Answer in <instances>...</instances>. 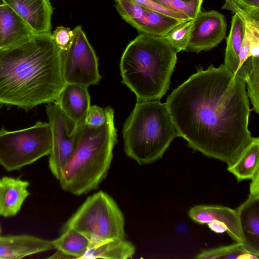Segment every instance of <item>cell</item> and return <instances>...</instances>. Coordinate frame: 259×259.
<instances>
[{
	"mask_svg": "<svg viewBox=\"0 0 259 259\" xmlns=\"http://www.w3.org/2000/svg\"><path fill=\"white\" fill-rule=\"evenodd\" d=\"M240 3L253 8L259 9V0H237Z\"/></svg>",
	"mask_w": 259,
	"mask_h": 259,
	"instance_id": "1f68e13d",
	"label": "cell"
},
{
	"mask_svg": "<svg viewBox=\"0 0 259 259\" xmlns=\"http://www.w3.org/2000/svg\"><path fill=\"white\" fill-rule=\"evenodd\" d=\"M177 53L162 36L140 33L128 44L120 59V73L137 101L159 100L165 95Z\"/></svg>",
	"mask_w": 259,
	"mask_h": 259,
	"instance_id": "3957f363",
	"label": "cell"
},
{
	"mask_svg": "<svg viewBox=\"0 0 259 259\" xmlns=\"http://www.w3.org/2000/svg\"><path fill=\"white\" fill-rule=\"evenodd\" d=\"M247 95L252 105V110L259 113V57L252 58V69L247 78Z\"/></svg>",
	"mask_w": 259,
	"mask_h": 259,
	"instance_id": "4316f807",
	"label": "cell"
},
{
	"mask_svg": "<svg viewBox=\"0 0 259 259\" xmlns=\"http://www.w3.org/2000/svg\"><path fill=\"white\" fill-rule=\"evenodd\" d=\"M245 28L244 23L235 14L232 19L231 27L227 39L224 59V64L235 74L239 67V55Z\"/></svg>",
	"mask_w": 259,
	"mask_h": 259,
	"instance_id": "7402d4cb",
	"label": "cell"
},
{
	"mask_svg": "<svg viewBox=\"0 0 259 259\" xmlns=\"http://www.w3.org/2000/svg\"><path fill=\"white\" fill-rule=\"evenodd\" d=\"M18 14L35 34L51 33L53 9L49 0H2Z\"/></svg>",
	"mask_w": 259,
	"mask_h": 259,
	"instance_id": "7c38bea8",
	"label": "cell"
},
{
	"mask_svg": "<svg viewBox=\"0 0 259 259\" xmlns=\"http://www.w3.org/2000/svg\"><path fill=\"white\" fill-rule=\"evenodd\" d=\"M245 25L244 37L239 55V64L236 75L245 82L252 69V59L249 55L251 32L249 27Z\"/></svg>",
	"mask_w": 259,
	"mask_h": 259,
	"instance_id": "484cf974",
	"label": "cell"
},
{
	"mask_svg": "<svg viewBox=\"0 0 259 259\" xmlns=\"http://www.w3.org/2000/svg\"><path fill=\"white\" fill-rule=\"evenodd\" d=\"M122 133L125 154L140 165L161 158L178 137L166 105L158 100L137 101Z\"/></svg>",
	"mask_w": 259,
	"mask_h": 259,
	"instance_id": "5b68a950",
	"label": "cell"
},
{
	"mask_svg": "<svg viewBox=\"0 0 259 259\" xmlns=\"http://www.w3.org/2000/svg\"><path fill=\"white\" fill-rule=\"evenodd\" d=\"M209 228L217 233H221L227 231V227L222 223L213 221L207 224Z\"/></svg>",
	"mask_w": 259,
	"mask_h": 259,
	"instance_id": "4dcf8cb0",
	"label": "cell"
},
{
	"mask_svg": "<svg viewBox=\"0 0 259 259\" xmlns=\"http://www.w3.org/2000/svg\"><path fill=\"white\" fill-rule=\"evenodd\" d=\"M54 249L52 241L34 236H0V259L21 258Z\"/></svg>",
	"mask_w": 259,
	"mask_h": 259,
	"instance_id": "9a60e30c",
	"label": "cell"
},
{
	"mask_svg": "<svg viewBox=\"0 0 259 259\" xmlns=\"http://www.w3.org/2000/svg\"><path fill=\"white\" fill-rule=\"evenodd\" d=\"M55 102L77 124L85 123L91 106L88 87L76 83H66Z\"/></svg>",
	"mask_w": 259,
	"mask_h": 259,
	"instance_id": "2e32d148",
	"label": "cell"
},
{
	"mask_svg": "<svg viewBox=\"0 0 259 259\" xmlns=\"http://www.w3.org/2000/svg\"><path fill=\"white\" fill-rule=\"evenodd\" d=\"M53 39L61 52L66 50L70 45L73 36V30L69 27H57L52 33Z\"/></svg>",
	"mask_w": 259,
	"mask_h": 259,
	"instance_id": "f1b7e54d",
	"label": "cell"
},
{
	"mask_svg": "<svg viewBox=\"0 0 259 259\" xmlns=\"http://www.w3.org/2000/svg\"><path fill=\"white\" fill-rule=\"evenodd\" d=\"M0 48H1V34H0Z\"/></svg>",
	"mask_w": 259,
	"mask_h": 259,
	"instance_id": "e575fe53",
	"label": "cell"
},
{
	"mask_svg": "<svg viewBox=\"0 0 259 259\" xmlns=\"http://www.w3.org/2000/svg\"><path fill=\"white\" fill-rule=\"evenodd\" d=\"M73 30V36L68 49L61 52V65L66 83L89 87L101 79L98 58L80 25Z\"/></svg>",
	"mask_w": 259,
	"mask_h": 259,
	"instance_id": "ba28073f",
	"label": "cell"
},
{
	"mask_svg": "<svg viewBox=\"0 0 259 259\" xmlns=\"http://www.w3.org/2000/svg\"><path fill=\"white\" fill-rule=\"evenodd\" d=\"M136 252L135 245L125 239H116L97 243H91L82 259H127Z\"/></svg>",
	"mask_w": 259,
	"mask_h": 259,
	"instance_id": "d6986e66",
	"label": "cell"
},
{
	"mask_svg": "<svg viewBox=\"0 0 259 259\" xmlns=\"http://www.w3.org/2000/svg\"><path fill=\"white\" fill-rule=\"evenodd\" d=\"M195 258L197 259H258L259 255L247 250L242 243L234 244L203 250L197 254Z\"/></svg>",
	"mask_w": 259,
	"mask_h": 259,
	"instance_id": "603a6c76",
	"label": "cell"
},
{
	"mask_svg": "<svg viewBox=\"0 0 259 259\" xmlns=\"http://www.w3.org/2000/svg\"><path fill=\"white\" fill-rule=\"evenodd\" d=\"M28 181L5 176L0 179V215H16L30 193Z\"/></svg>",
	"mask_w": 259,
	"mask_h": 259,
	"instance_id": "ac0fdd59",
	"label": "cell"
},
{
	"mask_svg": "<svg viewBox=\"0 0 259 259\" xmlns=\"http://www.w3.org/2000/svg\"><path fill=\"white\" fill-rule=\"evenodd\" d=\"M46 111L52 136L49 166L52 174L59 180L77 144L79 125L69 117L56 102L48 103Z\"/></svg>",
	"mask_w": 259,
	"mask_h": 259,
	"instance_id": "9c48e42d",
	"label": "cell"
},
{
	"mask_svg": "<svg viewBox=\"0 0 259 259\" xmlns=\"http://www.w3.org/2000/svg\"><path fill=\"white\" fill-rule=\"evenodd\" d=\"M1 232H2V230H1V226H0V236H1Z\"/></svg>",
	"mask_w": 259,
	"mask_h": 259,
	"instance_id": "836d02e7",
	"label": "cell"
},
{
	"mask_svg": "<svg viewBox=\"0 0 259 259\" xmlns=\"http://www.w3.org/2000/svg\"><path fill=\"white\" fill-rule=\"evenodd\" d=\"M193 25V19L182 21L163 37L179 53L187 50Z\"/></svg>",
	"mask_w": 259,
	"mask_h": 259,
	"instance_id": "cb8c5ba5",
	"label": "cell"
},
{
	"mask_svg": "<svg viewBox=\"0 0 259 259\" xmlns=\"http://www.w3.org/2000/svg\"><path fill=\"white\" fill-rule=\"evenodd\" d=\"M189 147L233 165L253 141L245 82L224 64L197 72L174 90L165 103Z\"/></svg>",
	"mask_w": 259,
	"mask_h": 259,
	"instance_id": "6da1fadb",
	"label": "cell"
},
{
	"mask_svg": "<svg viewBox=\"0 0 259 259\" xmlns=\"http://www.w3.org/2000/svg\"><path fill=\"white\" fill-rule=\"evenodd\" d=\"M1 48L14 45L35 34L26 21L8 5H0Z\"/></svg>",
	"mask_w": 259,
	"mask_h": 259,
	"instance_id": "e0dca14e",
	"label": "cell"
},
{
	"mask_svg": "<svg viewBox=\"0 0 259 259\" xmlns=\"http://www.w3.org/2000/svg\"><path fill=\"white\" fill-rule=\"evenodd\" d=\"M259 138L254 137L237 161L227 170L238 182L251 180L259 171Z\"/></svg>",
	"mask_w": 259,
	"mask_h": 259,
	"instance_id": "44dd1931",
	"label": "cell"
},
{
	"mask_svg": "<svg viewBox=\"0 0 259 259\" xmlns=\"http://www.w3.org/2000/svg\"><path fill=\"white\" fill-rule=\"evenodd\" d=\"M152 1L169 11L193 19L201 11V6L203 0Z\"/></svg>",
	"mask_w": 259,
	"mask_h": 259,
	"instance_id": "d4e9b609",
	"label": "cell"
},
{
	"mask_svg": "<svg viewBox=\"0 0 259 259\" xmlns=\"http://www.w3.org/2000/svg\"><path fill=\"white\" fill-rule=\"evenodd\" d=\"M65 84L52 33L0 48V103L28 111L55 101Z\"/></svg>",
	"mask_w": 259,
	"mask_h": 259,
	"instance_id": "7a4b0ae2",
	"label": "cell"
},
{
	"mask_svg": "<svg viewBox=\"0 0 259 259\" xmlns=\"http://www.w3.org/2000/svg\"><path fill=\"white\" fill-rule=\"evenodd\" d=\"M115 8L121 17L140 33L163 37L179 20L125 0H115Z\"/></svg>",
	"mask_w": 259,
	"mask_h": 259,
	"instance_id": "30bf717a",
	"label": "cell"
},
{
	"mask_svg": "<svg viewBox=\"0 0 259 259\" xmlns=\"http://www.w3.org/2000/svg\"><path fill=\"white\" fill-rule=\"evenodd\" d=\"M189 217L195 223L208 224L217 221L223 223L227 228V233L235 242L243 243L238 213L236 209L217 205H198L191 207Z\"/></svg>",
	"mask_w": 259,
	"mask_h": 259,
	"instance_id": "4fadbf2b",
	"label": "cell"
},
{
	"mask_svg": "<svg viewBox=\"0 0 259 259\" xmlns=\"http://www.w3.org/2000/svg\"><path fill=\"white\" fill-rule=\"evenodd\" d=\"M3 105H4L3 104L0 103V110L2 108V106H3Z\"/></svg>",
	"mask_w": 259,
	"mask_h": 259,
	"instance_id": "d6a6232c",
	"label": "cell"
},
{
	"mask_svg": "<svg viewBox=\"0 0 259 259\" xmlns=\"http://www.w3.org/2000/svg\"><path fill=\"white\" fill-rule=\"evenodd\" d=\"M115 1V0H114ZM133 2L142 6L145 7L152 10L158 12L168 16L182 20H185L189 19L183 15L169 11L159 5L152 0H125Z\"/></svg>",
	"mask_w": 259,
	"mask_h": 259,
	"instance_id": "f546056e",
	"label": "cell"
},
{
	"mask_svg": "<svg viewBox=\"0 0 259 259\" xmlns=\"http://www.w3.org/2000/svg\"><path fill=\"white\" fill-rule=\"evenodd\" d=\"M243 241L249 252L259 255V191H249L247 199L236 209Z\"/></svg>",
	"mask_w": 259,
	"mask_h": 259,
	"instance_id": "5bb4252c",
	"label": "cell"
},
{
	"mask_svg": "<svg viewBox=\"0 0 259 259\" xmlns=\"http://www.w3.org/2000/svg\"><path fill=\"white\" fill-rule=\"evenodd\" d=\"M54 249L63 253L65 258L82 259L88 250L90 240L72 229L61 230L59 237L52 241Z\"/></svg>",
	"mask_w": 259,
	"mask_h": 259,
	"instance_id": "ffe728a7",
	"label": "cell"
},
{
	"mask_svg": "<svg viewBox=\"0 0 259 259\" xmlns=\"http://www.w3.org/2000/svg\"><path fill=\"white\" fill-rule=\"evenodd\" d=\"M107 117L106 108L103 109L97 105L91 106L85 118V124L91 127H98L105 123Z\"/></svg>",
	"mask_w": 259,
	"mask_h": 259,
	"instance_id": "83f0119b",
	"label": "cell"
},
{
	"mask_svg": "<svg viewBox=\"0 0 259 259\" xmlns=\"http://www.w3.org/2000/svg\"><path fill=\"white\" fill-rule=\"evenodd\" d=\"M87 237L91 243L125 237L124 218L114 199L100 191L89 196L63 225Z\"/></svg>",
	"mask_w": 259,
	"mask_h": 259,
	"instance_id": "8992f818",
	"label": "cell"
},
{
	"mask_svg": "<svg viewBox=\"0 0 259 259\" xmlns=\"http://www.w3.org/2000/svg\"><path fill=\"white\" fill-rule=\"evenodd\" d=\"M227 26L224 15L220 12L200 11L193 19L187 50L198 53L216 47L225 37Z\"/></svg>",
	"mask_w": 259,
	"mask_h": 259,
	"instance_id": "8fae6325",
	"label": "cell"
},
{
	"mask_svg": "<svg viewBox=\"0 0 259 259\" xmlns=\"http://www.w3.org/2000/svg\"><path fill=\"white\" fill-rule=\"evenodd\" d=\"M52 136L49 122L37 121L25 129L0 130V164L7 171L19 170L50 154Z\"/></svg>",
	"mask_w": 259,
	"mask_h": 259,
	"instance_id": "52a82bcc",
	"label": "cell"
},
{
	"mask_svg": "<svg viewBox=\"0 0 259 259\" xmlns=\"http://www.w3.org/2000/svg\"><path fill=\"white\" fill-rule=\"evenodd\" d=\"M107 117L102 126L93 128L79 124L74 150L59 179L61 188L75 195L96 189L105 178L117 141L114 110L107 107Z\"/></svg>",
	"mask_w": 259,
	"mask_h": 259,
	"instance_id": "277c9868",
	"label": "cell"
}]
</instances>
